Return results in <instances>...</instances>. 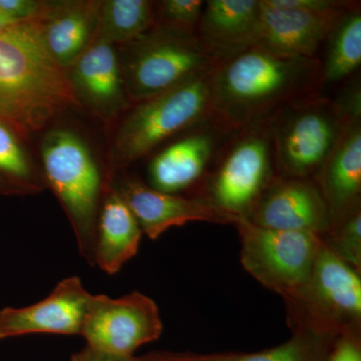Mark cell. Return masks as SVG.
<instances>
[{"mask_svg": "<svg viewBox=\"0 0 361 361\" xmlns=\"http://www.w3.org/2000/svg\"><path fill=\"white\" fill-rule=\"evenodd\" d=\"M323 84L322 65L315 58L252 45L221 59L211 73L210 122L224 133L240 132L314 96Z\"/></svg>", "mask_w": 361, "mask_h": 361, "instance_id": "1", "label": "cell"}, {"mask_svg": "<svg viewBox=\"0 0 361 361\" xmlns=\"http://www.w3.org/2000/svg\"><path fill=\"white\" fill-rule=\"evenodd\" d=\"M78 104L68 71L45 49L37 21L0 32V120L25 139Z\"/></svg>", "mask_w": 361, "mask_h": 361, "instance_id": "2", "label": "cell"}, {"mask_svg": "<svg viewBox=\"0 0 361 361\" xmlns=\"http://www.w3.org/2000/svg\"><path fill=\"white\" fill-rule=\"evenodd\" d=\"M40 153L47 187L56 195L70 220L80 255L94 266L97 221L111 185L87 142L70 130L47 132Z\"/></svg>", "mask_w": 361, "mask_h": 361, "instance_id": "3", "label": "cell"}, {"mask_svg": "<svg viewBox=\"0 0 361 361\" xmlns=\"http://www.w3.org/2000/svg\"><path fill=\"white\" fill-rule=\"evenodd\" d=\"M128 97L140 102L200 77L221 61L196 32L156 23L118 54Z\"/></svg>", "mask_w": 361, "mask_h": 361, "instance_id": "4", "label": "cell"}, {"mask_svg": "<svg viewBox=\"0 0 361 361\" xmlns=\"http://www.w3.org/2000/svg\"><path fill=\"white\" fill-rule=\"evenodd\" d=\"M212 71L137 103L116 133L111 148L109 182L114 180L118 169L148 155L179 133L193 130L210 121Z\"/></svg>", "mask_w": 361, "mask_h": 361, "instance_id": "5", "label": "cell"}, {"mask_svg": "<svg viewBox=\"0 0 361 361\" xmlns=\"http://www.w3.org/2000/svg\"><path fill=\"white\" fill-rule=\"evenodd\" d=\"M289 327L361 336L360 272L323 245L306 283L284 299Z\"/></svg>", "mask_w": 361, "mask_h": 361, "instance_id": "6", "label": "cell"}, {"mask_svg": "<svg viewBox=\"0 0 361 361\" xmlns=\"http://www.w3.org/2000/svg\"><path fill=\"white\" fill-rule=\"evenodd\" d=\"M345 121L336 102L317 94L275 114L271 134L279 176L314 179L338 142Z\"/></svg>", "mask_w": 361, "mask_h": 361, "instance_id": "7", "label": "cell"}, {"mask_svg": "<svg viewBox=\"0 0 361 361\" xmlns=\"http://www.w3.org/2000/svg\"><path fill=\"white\" fill-rule=\"evenodd\" d=\"M241 241V263L259 283L289 298L307 281L323 245L312 233L259 227L244 218L235 224Z\"/></svg>", "mask_w": 361, "mask_h": 361, "instance_id": "8", "label": "cell"}, {"mask_svg": "<svg viewBox=\"0 0 361 361\" xmlns=\"http://www.w3.org/2000/svg\"><path fill=\"white\" fill-rule=\"evenodd\" d=\"M271 118L240 130L221 157L203 199L223 212L245 217L274 179Z\"/></svg>", "mask_w": 361, "mask_h": 361, "instance_id": "9", "label": "cell"}, {"mask_svg": "<svg viewBox=\"0 0 361 361\" xmlns=\"http://www.w3.org/2000/svg\"><path fill=\"white\" fill-rule=\"evenodd\" d=\"M161 332L155 301L135 291L120 298L92 294L80 336L101 353L133 357L137 348L160 338Z\"/></svg>", "mask_w": 361, "mask_h": 361, "instance_id": "10", "label": "cell"}, {"mask_svg": "<svg viewBox=\"0 0 361 361\" xmlns=\"http://www.w3.org/2000/svg\"><path fill=\"white\" fill-rule=\"evenodd\" d=\"M244 219L267 229L324 236L330 228L329 208L313 179L275 176Z\"/></svg>", "mask_w": 361, "mask_h": 361, "instance_id": "11", "label": "cell"}, {"mask_svg": "<svg viewBox=\"0 0 361 361\" xmlns=\"http://www.w3.org/2000/svg\"><path fill=\"white\" fill-rule=\"evenodd\" d=\"M111 186L121 195L134 213L142 233L151 240L158 239L170 228L190 222L235 225L240 219L223 212L201 197L185 198L163 193L130 176L113 180Z\"/></svg>", "mask_w": 361, "mask_h": 361, "instance_id": "12", "label": "cell"}, {"mask_svg": "<svg viewBox=\"0 0 361 361\" xmlns=\"http://www.w3.org/2000/svg\"><path fill=\"white\" fill-rule=\"evenodd\" d=\"M90 297L80 277L65 278L44 300L0 310V339L39 334L80 336Z\"/></svg>", "mask_w": 361, "mask_h": 361, "instance_id": "13", "label": "cell"}, {"mask_svg": "<svg viewBox=\"0 0 361 361\" xmlns=\"http://www.w3.org/2000/svg\"><path fill=\"white\" fill-rule=\"evenodd\" d=\"M66 71L78 101L104 122L113 121L128 106L120 58L110 42L94 37Z\"/></svg>", "mask_w": 361, "mask_h": 361, "instance_id": "14", "label": "cell"}, {"mask_svg": "<svg viewBox=\"0 0 361 361\" xmlns=\"http://www.w3.org/2000/svg\"><path fill=\"white\" fill-rule=\"evenodd\" d=\"M348 11L312 13L273 6L267 0H260L256 44L286 56L314 58L319 45Z\"/></svg>", "mask_w": 361, "mask_h": 361, "instance_id": "15", "label": "cell"}, {"mask_svg": "<svg viewBox=\"0 0 361 361\" xmlns=\"http://www.w3.org/2000/svg\"><path fill=\"white\" fill-rule=\"evenodd\" d=\"M102 1H44L37 16L40 37L52 59L68 71L96 35Z\"/></svg>", "mask_w": 361, "mask_h": 361, "instance_id": "16", "label": "cell"}, {"mask_svg": "<svg viewBox=\"0 0 361 361\" xmlns=\"http://www.w3.org/2000/svg\"><path fill=\"white\" fill-rule=\"evenodd\" d=\"M204 125L171 142L152 159L148 169L149 187L178 195L201 180L217 148L218 135L224 134L211 122L210 126Z\"/></svg>", "mask_w": 361, "mask_h": 361, "instance_id": "17", "label": "cell"}, {"mask_svg": "<svg viewBox=\"0 0 361 361\" xmlns=\"http://www.w3.org/2000/svg\"><path fill=\"white\" fill-rule=\"evenodd\" d=\"M313 180L329 208L330 226L360 206L361 116L346 118L338 142Z\"/></svg>", "mask_w": 361, "mask_h": 361, "instance_id": "18", "label": "cell"}, {"mask_svg": "<svg viewBox=\"0 0 361 361\" xmlns=\"http://www.w3.org/2000/svg\"><path fill=\"white\" fill-rule=\"evenodd\" d=\"M260 0H209L197 37L220 59L257 42Z\"/></svg>", "mask_w": 361, "mask_h": 361, "instance_id": "19", "label": "cell"}, {"mask_svg": "<svg viewBox=\"0 0 361 361\" xmlns=\"http://www.w3.org/2000/svg\"><path fill=\"white\" fill-rule=\"evenodd\" d=\"M142 234L129 206L115 188L109 187L97 221L94 266L106 274H116L137 255Z\"/></svg>", "mask_w": 361, "mask_h": 361, "instance_id": "20", "label": "cell"}, {"mask_svg": "<svg viewBox=\"0 0 361 361\" xmlns=\"http://www.w3.org/2000/svg\"><path fill=\"white\" fill-rule=\"evenodd\" d=\"M288 341L258 353H174L153 351L144 357L149 361H324L337 337L306 329H291Z\"/></svg>", "mask_w": 361, "mask_h": 361, "instance_id": "21", "label": "cell"}, {"mask_svg": "<svg viewBox=\"0 0 361 361\" xmlns=\"http://www.w3.org/2000/svg\"><path fill=\"white\" fill-rule=\"evenodd\" d=\"M37 166L13 127L0 120V194L37 195L47 189Z\"/></svg>", "mask_w": 361, "mask_h": 361, "instance_id": "22", "label": "cell"}, {"mask_svg": "<svg viewBox=\"0 0 361 361\" xmlns=\"http://www.w3.org/2000/svg\"><path fill=\"white\" fill-rule=\"evenodd\" d=\"M155 4L148 0L102 1L96 35L111 44L139 39L156 25Z\"/></svg>", "mask_w": 361, "mask_h": 361, "instance_id": "23", "label": "cell"}, {"mask_svg": "<svg viewBox=\"0 0 361 361\" xmlns=\"http://www.w3.org/2000/svg\"><path fill=\"white\" fill-rule=\"evenodd\" d=\"M326 39L323 82H341L361 63V13L356 4L341 16Z\"/></svg>", "mask_w": 361, "mask_h": 361, "instance_id": "24", "label": "cell"}, {"mask_svg": "<svg viewBox=\"0 0 361 361\" xmlns=\"http://www.w3.org/2000/svg\"><path fill=\"white\" fill-rule=\"evenodd\" d=\"M325 245L341 260L361 270V206L353 209L322 236Z\"/></svg>", "mask_w": 361, "mask_h": 361, "instance_id": "25", "label": "cell"}, {"mask_svg": "<svg viewBox=\"0 0 361 361\" xmlns=\"http://www.w3.org/2000/svg\"><path fill=\"white\" fill-rule=\"evenodd\" d=\"M204 4L201 0H165L159 4L156 23L196 32Z\"/></svg>", "mask_w": 361, "mask_h": 361, "instance_id": "26", "label": "cell"}, {"mask_svg": "<svg viewBox=\"0 0 361 361\" xmlns=\"http://www.w3.org/2000/svg\"><path fill=\"white\" fill-rule=\"evenodd\" d=\"M273 6L299 9L312 13H336L351 8L350 2L336 0H267Z\"/></svg>", "mask_w": 361, "mask_h": 361, "instance_id": "27", "label": "cell"}, {"mask_svg": "<svg viewBox=\"0 0 361 361\" xmlns=\"http://www.w3.org/2000/svg\"><path fill=\"white\" fill-rule=\"evenodd\" d=\"M42 6L37 0H0V11L16 23L37 20Z\"/></svg>", "mask_w": 361, "mask_h": 361, "instance_id": "28", "label": "cell"}, {"mask_svg": "<svg viewBox=\"0 0 361 361\" xmlns=\"http://www.w3.org/2000/svg\"><path fill=\"white\" fill-rule=\"evenodd\" d=\"M324 361H361V336H338Z\"/></svg>", "mask_w": 361, "mask_h": 361, "instance_id": "29", "label": "cell"}, {"mask_svg": "<svg viewBox=\"0 0 361 361\" xmlns=\"http://www.w3.org/2000/svg\"><path fill=\"white\" fill-rule=\"evenodd\" d=\"M134 357L135 356L122 357V356L108 355L85 345L82 350L71 355V361H134Z\"/></svg>", "mask_w": 361, "mask_h": 361, "instance_id": "30", "label": "cell"}, {"mask_svg": "<svg viewBox=\"0 0 361 361\" xmlns=\"http://www.w3.org/2000/svg\"><path fill=\"white\" fill-rule=\"evenodd\" d=\"M16 23H16V21L7 18L6 14L2 13L1 11H0V32H2V30H6L7 27H9V26L16 25Z\"/></svg>", "mask_w": 361, "mask_h": 361, "instance_id": "31", "label": "cell"}, {"mask_svg": "<svg viewBox=\"0 0 361 361\" xmlns=\"http://www.w3.org/2000/svg\"><path fill=\"white\" fill-rule=\"evenodd\" d=\"M134 361H149L144 357V356H141V357H134Z\"/></svg>", "mask_w": 361, "mask_h": 361, "instance_id": "32", "label": "cell"}]
</instances>
